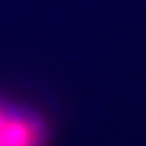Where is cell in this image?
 Here are the masks:
<instances>
[{
    "label": "cell",
    "instance_id": "obj_1",
    "mask_svg": "<svg viewBox=\"0 0 146 146\" xmlns=\"http://www.w3.org/2000/svg\"><path fill=\"white\" fill-rule=\"evenodd\" d=\"M48 129L33 109L0 99V146H46Z\"/></svg>",
    "mask_w": 146,
    "mask_h": 146
}]
</instances>
